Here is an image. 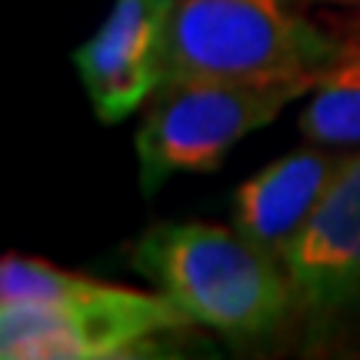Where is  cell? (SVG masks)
<instances>
[{"instance_id":"1","label":"cell","mask_w":360,"mask_h":360,"mask_svg":"<svg viewBox=\"0 0 360 360\" xmlns=\"http://www.w3.org/2000/svg\"><path fill=\"white\" fill-rule=\"evenodd\" d=\"M187 314L154 290H134L51 260H0V357L4 360H124L150 354Z\"/></svg>"},{"instance_id":"2","label":"cell","mask_w":360,"mask_h":360,"mask_svg":"<svg viewBox=\"0 0 360 360\" xmlns=\"http://www.w3.org/2000/svg\"><path fill=\"white\" fill-rule=\"evenodd\" d=\"M130 264L191 323L233 340L274 334L294 310L281 257L233 224H154L130 247Z\"/></svg>"},{"instance_id":"3","label":"cell","mask_w":360,"mask_h":360,"mask_svg":"<svg viewBox=\"0 0 360 360\" xmlns=\"http://www.w3.org/2000/svg\"><path fill=\"white\" fill-rule=\"evenodd\" d=\"M294 7L290 0H177L164 84H277L323 74L344 40Z\"/></svg>"},{"instance_id":"4","label":"cell","mask_w":360,"mask_h":360,"mask_svg":"<svg viewBox=\"0 0 360 360\" xmlns=\"http://www.w3.org/2000/svg\"><path fill=\"white\" fill-rule=\"evenodd\" d=\"M317 77L277 84H233V80H184L164 84L150 97V110L137 130L141 187L150 197L177 174H207L254 130L307 97Z\"/></svg>"},{"instance_id":"5","label":"cell","mask_w":360,"mask_h":360,"mask_svg":"<svg viewBox=\"0 0 360 360\" xmlns=\"http://www.w3.org/2000/svg\"><path fill=\"white\" fill-rule=\"evenodd\" d=\"M281 264L297 314L330 321L360 310V154L344 157Z\"/></svg>"},{"instance_id":"6","label":"cell","mask_w":360,"mask_h":360,"mask_svg":"<svg viewBox=\"0 0 360 360\" xmlns=\"http://www.w3.org/2000/svg\"><path fill=\"white\" fill-rule=\"evenodd\" d=\"M177 0H114L97 34L74 51L80 84L103 124H120L154 97L167 74Z\"/></svg>"},{"instance_id":"7","label":"cell","mask_w":360,"mask_h":360,"mask_svg":"<svg viewBox=\"0 0 360 360\" xmlns=\"http://www.w3.org/2000/svg\"><path fill=\"white\" fill-rule=\"evenodd\" d=\"M344 157L337 147L307 143L247 177L231 200V224L247 240L281 257L317 210Z\"/></svg>"},{"instance_id":"8","label":"cell","mask_w":360,"mask_h":360,"mask_svg":"<svg viewBox=\"0 0 360 360\" xmlns=\"http://www.w3.org/2000/svg\"><path fill=\"white\" fill-rule=\"evenodd\" d=\"M300 134L321 147H360V40L344 47L327 64L300 110Z\"/></svg>"},{"instance_id":"9","label":"cell","mask_w":360,"mask_h":360,"mask_svg":"<svg viewBox=\"0 0 360 360\" xmlns=\"http://www.w3.org/2000/svg\"><path fill=\"white\" fill-rule=\"evenodd\" d=\"M290 4H297V7H304V4H357V0H290Z\"/></svg>"},{"instance_id":"10","label":"cell","mask_w":360,"mask_h":360,"mask_svg":"<svg viewBox=\"0 0 360 360\" xmlns=\"http://www.w3.org/2000/svg\"><path fill=\"white\" fill-rule=\"evenodd\" d=\"M354 7H357V11H360V0H357V4H354Z\"/></svg>"}]
</instances>
